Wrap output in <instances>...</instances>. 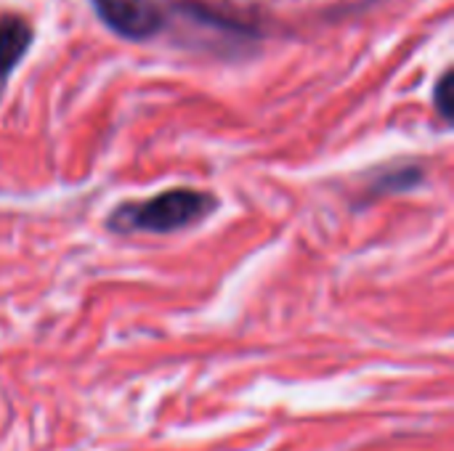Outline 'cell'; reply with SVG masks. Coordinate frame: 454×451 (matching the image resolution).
Here are the masks:
<instances>
[{
  "instance_id": "1",
  "label": "cell",
  "mask_w": 454,
  "mask_h": 451,
  "mask_svg": "<svg viewBox=\"0 0 454 451\" xmlns=\"http://www.w3.org/2000/svg\"><path fill=\"white\" fill-rule=\"evenodd\" d=\"M213 207H215V199L202 191L173 189V191L157 194L146 202L120 207L112 218V226L168 234V231H176V229H184L189 223L200 221Z\"/></svg>"
},
{
  "instance_id": "2",
  "label": "cell",
  "mask_w": 454,
  "mask_h": 451,
  "mask_svg": "<svg viewBox=\"0 0 454 451\" xmlns=\"http://www.w3.org/2000/svg\"><path fill=\"white\" fill-rule=\"evenodd\" d=\"M98 16L122 37L144 40L162 24V13L152 0H93Z\"/></svg>"
},
{
  "instance_id": "3",
  "label": "cell",
  "mask_w": 454,
  "mask_h": 451,
  "mask_svg": "<svg viewBox=\"0 0 454 451\" xmlns=\"http://www.w3.org/2000/svg\"><path fill=\"white\" fill-rule=\"evenodd\" d=\"M32 40V27L21 16L0 19V80L11 74V69L21 61Z\"/></svg>"
},
{
  "instance_id": "4",
  "label": "cell",
  "mask_w": 454,
  "mask_h": 451,
  "mask_svg": "<svg viewBox=\"0 0 454 451\" xmlns=\"http://www.w3.org/2000/svg\"><path fill=\"white\" fill-rule=\"evenodd\" d=\"M452 72H444V77L436 85V106L442 112V117H452Z\"/></svg>"
}]
</instances>
